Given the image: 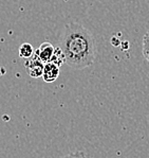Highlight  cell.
Segmentation results:
<instances>
[{
  "label": "cell",
  "mask_w": 149,
  "mask_h": 158,
  "mask_svg": "<svg viewBox=\"0 0 149 158\" xmlns=\"http://www.w3.org/2000/svg\"><path fill=\"white\" fill-rule=\"evenodd\" d=\"M58 47L64 53L66 64L74 69L91 66L95 60L94 38L79 23H69L65 27Z\"/></svg>",
  "instance_id": "6da1fadb"
},
{
  "label": "cell",
  "mask_w": 149,
  "mask_h": 158,
  "mask_svg": "<svg viewBox=\"0 0 149 158\" xmlns=\"http://www.w3.org/2000/svg\"><path fill=\"white\" fill-rule=\"evenodd\" d=\"M25 69L28 74L31 77L37 79L39 77H42V72H44V67L45 64L40 60V58L38 57V55L34 52V54L32 55L30 58L25 60Z\"/></svg>",
  "instance_id": "7a4b0ae2"
},
{
  "label": "cell",
  "mask_w": 149,
  "mask_h": 158,
  "mask_svg": "<svg viewBox=\"0 0 149 158\" xmlns=\"http://www.w3.org/2000/svg\"><path fill=\"white\" fill-rule=\"evenodd\" d=\"M143 55L149 62V30L143 37Z\"/></svg>",
  "instance_id": "52a82bcc"
},
{
  "label": "cell",
  "mask_w": 149,
  "mask_h": 158,
  "mask_svg": "<svg viewBox=\"0 0 149 158\" xmlns=\"http://www.w3.org/2000/svg\"><path fill=\"white\" fill-rule=\"evenodd\" d=\"M34 48L31 44L29 43H25L19 47V55L20 57L25 58V60H28L34 54Z\"/></svg>",
  "instance_id": "5b68a950"
},
{
  "label": "cell",
  "mask_w": 149,
  "mask_h": 158,
  "mask_svg": "<svg viewBox=\"0 0 149 158\" xmlns=\"http://www.w3.org/2000/svg\"><path fill=\"white\" fill-rule=\"evenodd\" d=\"M50 62L54 63V64H56L57 66H59V67H61L62 64H65V63H66L65 55H64V53H62V51H61V49L59 47L55 48L54 54H53V56H52Z\"/></svg>",
  "instance_id": "8992f818"
},
{
  "label": "cell",
  "mask_w": 149,
  "mask_h": 158,
  "mask_svg": "<svg viewBox=\"0 0 149 158\" xmlns=\"http://www.w3.org/2000/svg\"><path fill=\"white\" fill-rule=\"evenodd\" d=\"M54 50H55V47L51 43L45 42L39 46V48H38L35 52H36V54L38 55V57L40 58V60H41L44 64H47V63H49L50 60H51L53 54H54Z\"/></svg>",
  "instance_id": "277c9868"
},
{
  "label": "cell",
  "mask_w": 149,
  "mask_h": 158,
  "mask_svg": "<svg viewBox=\"0 0 149 158\" xmlns=\"http://www.w3.org/2000/svg\"><path fill=\"white\" fill-rule=\"evenodd\" d=\"M61 158H87L84 152H80V151H77V152L74 153H70V154L66 155V156L61 157Z\"/></svg>",
  "instance_id": "ba28073f"
},
{
  "label": "cell",
  "mask_w": 149,
  "mask_h": 158,
  "mask_svg": "<svg viewBox=\"0 0 149 158\" xmlns=\"http://www.w3.org/2000/svg\"><path fill=\"white\" fill-rule=\"evenodd\" d=\"M59 66L52 62L45 64L44 72H42V79L45 83H53L59 77Z\"/></svg>",
  "instance_id": "3957f363"
}]
</instances>
